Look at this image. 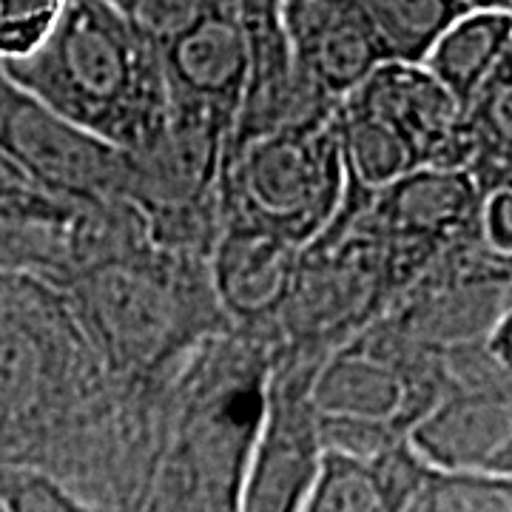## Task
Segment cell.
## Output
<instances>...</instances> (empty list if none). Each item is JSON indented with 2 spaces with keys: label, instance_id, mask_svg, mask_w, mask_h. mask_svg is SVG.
Here are the masks:
<instances>
[{
  "label": "cell",
  "instance_id": "obj_1",
  "mask_svg": "<svg viewBox=\"0 0 512 512\" xmlns=\"http://www.w3.org/2000/svg\"><path fill=\"white\" fill-rule=\"evenodd\" d=\"M20 89L111 146L134 151L168 117L163 60L111 0H66L32 55L0 63Z\"/></svg>",
  "mask_w": 512,
  "mask_h": 512
},
{
  "label": "cell",
  "instance_id": "obj_2",
  "mask_svg": "<svg viewBox=\"0 0 512 512\" xmlns=\"http://www.w3.org/2000/svg\"><path fill=\"white\" fill-rule=\"evenodd\" d=\"M202 259L148 251H111L74 265L57 285L89 348L120 370H154L208 330L197 308L191 265Z\"/></svg>",
  "mask_w": 512,
  "mask_h": 512
},
{
  "label": "cell",
  "instance_id": "obj_3",
  "mask_svg": "<svg viewBox=\"0 0 512 512\" xmlns=\"http://www.w3.org/2000/svg\"><path fill=\"white\" fill-rule=\"evenodd\" d=\"M444 387V353L382 316L328 350L311 376L325 450L373 458L407 441Z\"/></svg>",
  "mask_w": 512,
  "mask_h": 512
},
{
  "label": "cell",
  "instance_id": "obj_4",
  "mask_svg": "<svg viewBox=\"0 0 512 512\" xmlns=\"http://www.w3.org/2000/svg\"><path fill=\"white\" fill-rule=\"evenodd\" d=\"M345 194L348 177L330 114L234 148L222 174V217L262 225L305 251L336 222Z\"/></svg>",
  "mask_w": 512,
  "mask_h": 512
},
{
  "label": "cell",
  "instance_id": "obj_5",
  "mask_svg": "<svg viewBox=\"0 0 512 512\" xmlns=\"http://www.w3.org/2000/svg\"><path fill=\"white\" fill-rule=\"evenodd\" d=\"M0 157L72 208L123 200L128 154L20 89L0 69ZM126 202V200H123Z\"/></svg>",
  "mask_w": 512,
  "mask_h": 512
},
{
  "label": "cell",
  "instance_id": "obj_6",
  "mask_svg": "<svg viewBox=\"0 0 512 512\" xmlns=\"http://www.w3.org/2000/svg\"><path fill=\"white\" fill-rule=\"evenodd\" d=\"M316 365L319 359L311 356H271L234 512H302L305 507L328 453L311 404Z\"/></svg>",
  "mask_w": 512,
  "mask_h": 512
},
{
  "label": "cell",
  "instance_id": "obj_7",
  "mask_svg": "<svg viewBox=\"0 0 512 512\" xmlns=\"http://www.w3.org/2000/svg\"><path fill=\"white\" fill-rule=\"evenodd\" d=\"M407 441L430 467L512 476V370L484 342L447 350L441 396Z\"/></svg>",
  "mask_w": 512,
  "mask_h": 512
},
{
  "label": "cell",
  "instance_id": "obj_8",
  "mask_svg": "<svg viewBox=\"0 0 512 512\" xmlns=\"http://www.w3.org/2000/svg\"><path fill=\"white\" fill-rule=\"evenodd\" d=\"M336 220L382 242L404 293L447 248L481 237V194L461 168L419 165L367 200L345 194Z\"/></svg>",
  "mask_w": 512,
  "mask_h": 512
},
{
  "label": "cell",
  "instance_id": "obj_9",
  "mask_svg": "<svg viewBox=\"0 0 512 512\" xmlns=\"http://www.w3.org/2000/svg\"><path fill=\"white\" fill-rule=\"evenodd\" d=\"M302 265V248L254 222L222 217L208 251V285L222 319L242 333L282 322Z\"/></svg>",
  "mask_w": 512,
  "mask_h": 512
},
{
  "label": "cell",
  "instance_id": "obj_10",
  "mask_svg": "<svg viewBox=\"0 0 512 512\" xmlns=\"http://www.w3.org/2000/svg\"><path fill=\"white\" fill-rule=\"evenodd\" d=\"M348 100L396 128L416 151L419 165L464 171L470 157L467 114L424 63L384 60L348 94Z\"/></svg>",
  "mask_w": 512,
  "mask_h": 512
},
{
  "label": "cell",
  "instance_id": "obj_11",
  "mask_svg": "<svg viewBox=\"0 0 512 512\" xmlns=\"http://www.w3.org/2000/svg\"><path fill=\"white\" fill-rule=\"evenodd\" d=\"M160 60L168 106L208 111L231 128L237 126L251 74L248 37L239 20L237 0H222L208 18L168 46Z\"/></svg>",
  "mask_w": 512,
  "mask_h": 512
},
{
  "label": "cell",
  "instance_id": "obj_12",
  "mask_svg": "<svg viewBox=\"0 0 512 512\" xmlns=\"http://www.w3.org/2000/svg\"><path fill=\"white\" fill-rule=\"evenodd\" d=\"M282 26L293 63L333 103L384 63L359 0H282Z\"/></svg>",
  "mask_w": 512,
  "mask_h": 512
},
{
  "label": "cell",
  "instance_id": "obj_13",
  "mask_svg": "<svg viewBox=\"0 0 512 512\" xmlns=\"http://www.w3.org/2000/svg\"><path fill=\"white\" fill-rule=\"evenodd\" d=\"M510 43L512 15L470 6L436 40L424 57V66L461 106H467L498 63L510 55Z\"/></svg>",
  "mask_w": 512,
  "mask_h": 512
},
{
  "label": "cell",
  "instance_id": "obj_14",
  "mask_svg": "<svg viewBox=\"0 0 512 512\" xmlns=\"http://www.w3.org/2000/svg\"><path fill=\"white\" fill-rule=\"evenodd\" d=\"M333 128L353 194L370 197L419 168V157L402 134L348 97L333 111Z\"/></svg>",
  "mask_w": 512,
  "mask_h": 512
},
{
  "label": "cell",
  "instance_id": "obj_15",
  "mask_svg": "<svg viewBox=\"0 0 512 512\" xmlns=\"http://www.w3.org/2000/svg\"><path fill=\"white\" fill-rule=\"evenodd\" d=\"M359 3L376 32L384 60H402V63H424L436 40L470 9V0H359Z\"/></svg>",
  "mask_w": 512,
  "mask_h": 512
},
{
  "label": "cell",
  "instance_id": "obj_16",
  "mask_svg": "<svg viewBox=\"0 0 512 512\" xmlns=\"http://www.w3.org/2000/svg\"><path fill=\"white\" fill-rule=\"evenodd\" d=\"M399 512H512V476L424 467Z\"/></svg>",
  "mask_w": 512,
  "mask_h": 512
},
{
  "label": "cell",
  "instance_id": "obj_17",
  "mask_svg": "<svg viewBox=\"0 0 512 512\" xmlns=\"http://www.w3.org/2000/svg\"><path fill=\"white\" fill-rule=\"evenodd\" d=\"M302 512H390V504L370 458L328 450Z\"/></svg>",
  "mask_w": 512,
  "mask_h": 512
},
{
  "label": "cell",
  "instance_id": "obj_18",
  "mask_svg": "<svg viewBox=\"0 0 512 512\" xmlns=\"http://www.w3.org/2000/svg\"><path fill=\"white\" fill-rule=\"evenodd\" d=\"M126 23L163 55L197 23L208 18L222 0H111Z\"/></svg>",
  "mask_w": 512,
  "mask_h": 512
},
{
  "label": "cell",
  "instance_id": "obj_19",
  "mask_svg": "<svg viewBox=\"0 0 512 512\" xmlns=\"http://www.w3.org/2000/svg\"><path fill=\"white\" fill-rule=\"evenodd\" d=\"M3 512H103L74 495L60 478L32 464H0Z\"/></svg>",
  "mask_w": 512,
  "mask_h": 512
},
{
  "label": "cell",
  "instance_id": "obj_20",
  "mask_svg": "<svg viewBox=\"0 0 512 512\" xmlns=\"http://www.w3.org/2000/svg\"><path fill=\"white\" fill-rule=\"evenodd\" d=\"M66 0H0V63L32 55L52 35Z\"/></svg>",
  "mask_w": 512,
  "mask_h": 512
},
{
  "label": "cell",
  "instance_id": "obj_21",
  "mask_svg": "<svg viewBox=\"0 0 512 512\" xmlns=\"http://www.w3.org/2000/svg\"><path fill=\"white\" fill-rule=\"evenodd\" d=\"M80 208L57 202L37 191L6 157H0V220L46 222V225H69Z\"/></svg>",
  "mask_w": 512,
  "mask_h": 512
},
{
  "label": "cell",
  "instance_id": "obj_22",
  "mask_svg": "<svg viewBox=\"0 0 512 512\" xmlns=\"http://www.w3.org/2000/svg\"><path fill=\"white\" fill-rule=\"evenodd\" d=\"M481 239L493 254L512 259V177L481 197Z\"/></svg>",
  "mask_w": 512,
  "mask_h": 512
},
{
  "label": "cell",
  "instance_id": "obj_23",
  "mask_svg": "<svg viewBox=\"0 0 512 512\" xmlns=\"http://www.w3.org/2000/svg\"><path fill=\"white\" fill-rule=\"evenodd\" d=\"M484 348L490 350L498 365L512 370V305L495 319V325L484 339Z\"/></svg>",
  "mask_w": 512,
  "mask_h": 512
},
{
  "label": "cell",
  "instance_id": "obj_24",
  "mask_svg": "<svg viewBox=\"0 0 512 512\" xmlns=\"http://www.w3.org/2000/svg\"><path fill=\"white\" fill-rule=\"evenodd\" d=\"M473 9H490V12H507L512 15V0H470Z\"/></svg>",
  "mask_w": 512,
  "mask_h": 512
},
{
  "label": "cell",
  "instance_id": "obj_25",
  "mask_svg": "<svg viewBox=\"0 0 512 512\" xmlns=\"http://www.w3.org/2000/svg\"><path fill=\"white\" fill-rule=\"evenodd\" d=\"M510 55H512V43H510Z\"/></svg>",
  "mask_w": 512,
  "mask_h": 512
},
{
  "label": "cell",
  "instance_id": "obj_26",
  "mask_svg": "<svg viewBox=\"0 0 512 512\" xmlns=\"http://www.w3.org/2000/svg\"><path fill=\"white\" fill-rule=\"evenodd\" d=\"M510 262H512V259H510Z\"/></svg>",
  "mask_w": 512,
  "mask_h": 512
},
{
  "label": "cell",
  "instance_id": "obj_27",
  "mask_svg": "<svg viewBox=\"0 0 512 512\" xmlns=\"http://www.w3.org/2000/svg\"><path fill=\"white\" fill-rule=\"evenodd\" d=\"M0 512H3V510H0Z\"/></svg>",
  "mask_w": 512,
  "mask_h": 512
}]
</instances>
